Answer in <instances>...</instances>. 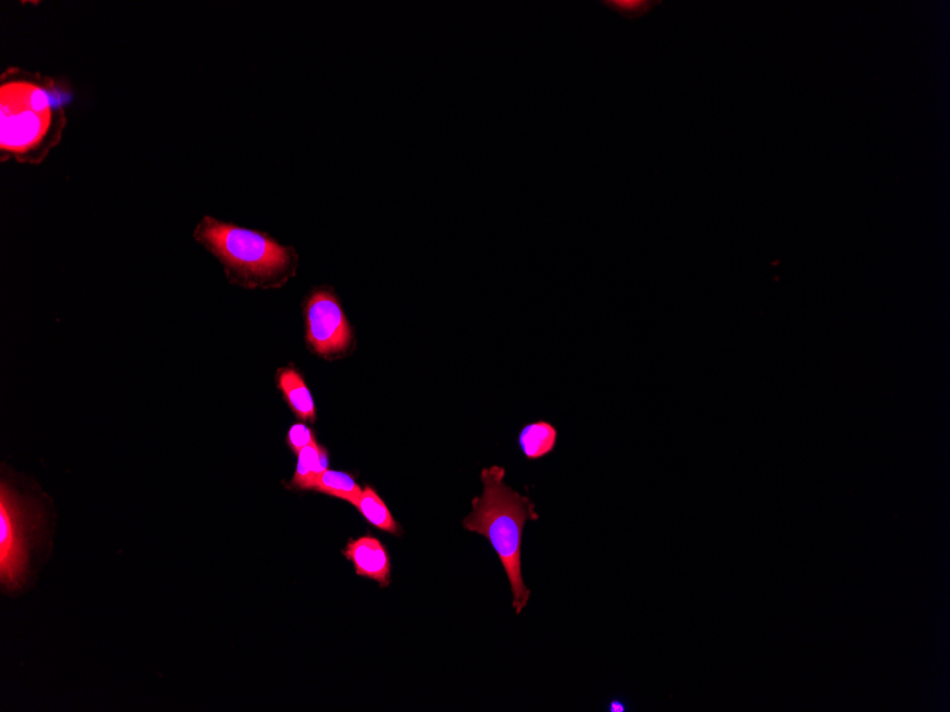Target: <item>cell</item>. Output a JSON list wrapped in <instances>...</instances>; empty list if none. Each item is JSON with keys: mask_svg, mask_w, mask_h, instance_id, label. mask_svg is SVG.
<instances>
[{"mask_svg": "<svg viewBox=\"0 0 950 712\" xmlns=\"http://www.w3.org/2000/svg\"><path fill=\"white\" fill-rule=\"evenodd\" d=\"M326 469H329L328 450L318 442L308 445L298 454V465L291 481L292 487L308 491L309 485Z\"/></svg>", "mask_w": 950, "mask_h": 712, "instance_id": "cell-9", "label": "cell"}, {"mask_svg": "<svg viewBox=\"0 0 950 712\" xmlns=\"http://www.w3.org/2000/svg\"><path fill=\"white\" fill-rule=\"evenodd\" d=\"M29 515L18 495L6 484L0 489V583L19 589L29 565Z\"/></svg>", "mask_w": 950, "mask_h": 712, "instance_id": "cell-4", "label": "cell"}, {"mask_svg": "<svg viewBox=\"0 0 950 712\" xmlns=\"http://www.w3.org/2000/svg\"><path fill=\"white\" fill-rule=\"evenodd\" d=\"M52 123L49 94L37 84L5 83L0 89V147L26 153L40 144Z\"/></svg>", "mask_w": 950, "mask_h": 712, "instance_id": "cell-3", "label": "cell"}, {"mask_svg": "<svg viewBox=\"0 0 950 712\" xmlns=\"http://www.w3.org/2000/svg\"><path fill=\"white\" fill-rule=\"evenodd\" d=\"M278 387L285 396L286 403L289 404L296 417L303 421H316L315 401L306 386L305 380L295 369H284L278 374Z\"/></svg>", "mask_w": 950, "mask_h": 712, "instance_id": "cell-7", "label": "cell"}, {"mask_svg": "<svg viewBox=\"0 0 950 712\" xmlns=\"http://www.w3.org/2000/svg\"><path fill=\"white\" fill-rule=\"evenodd\" d=\"M483 495L471 501L473 512L463 521L464 529L487 538L510 580L512 606L521 614L527 607L531 590L522 579V533L525 523L538 521L534 502L505 484L503 467L484 468L481 472Z\"/></svg>", "mask_w": 950, "mask_h": 712, "instance_id": "cell-1", "label": "cell"}, {"mask_svg": "<svg viewBox=\"0 0 950 712\" xmlns=\"http://www.w3.org/2000/svg\"><path fill=\"white\" fill-rule=\"evenodd\" d=\"M599 5L618 13L623 19L635 20L649 15L653 9L662 5V2H656V0H602Z\"/></svg>", "mask_w": 950, "mask_h": 712, "instance_id": "cell-12", "label": "cell"}, {"mask_svg": "<svg viewBox=\"0 0 950 712\" xmlns=\"http://www.w3.org/2000/svg\"><path fill=\"white\" fill-rule=\"evenodd\" d=\"M608 711L625 712L626 705L625 703H623L622 700H619V698H613V700H611V703L608 704Z\"/></svg>", "mask_w": 950, "mask_h": 712, "instance_id": "cell-14", "label": "cell"}, {"mask_svg": "<svg viewBox=\"0 0 950 712\" xmlns=\"http://www.w3.org/2000/svg\"><path fill=\"white\" fill-rule=\"evenodd\" d=\"M306 339L322 356L343 352L352 332L339 300L328 290L313 293L306 303Z\"/></svg>", "mask_w": 950, "mask_h": 712, "instance_id": "cell-5", "label": "cell"}, {"mask_svg": "<svg viewBox=\"0 0 950 712\" xmlns=\"http://www.w3.org/2000/svg\"><path fill=\"white\" fill-rule=\"evenodd\" d=\"M198 238L231 268L248 278H269L289 261L288 251L268 236L205 218Z\"/></svg>", "mask_w": 950, "mask_h": 712, "instance_id": "cell-2", "label": "cell"}, {"mask_svg": "<svg viewBox=\"0 0 950 712\" xmlns=\"http://www.w3.org/2000/svg\"><path fill=\"white\" fill-rule=\"evenodd\" d=\"M558 442V430L548 421L525 425L518 435L522 454L530 461H538L554 452Z\"/></svg>", "mask_w": 950, "mask_h": 712, "instance_id": "cell-8", "label": "cell"}, {"mask_svg": "<svg viewBox=\"0 0 950 712\" xmlns=\"http://www.w3.org/2000/svg\"><path fill=\"white\" fill-rule=\"evenodd\" d=\"M308 491H316L319 492V494L335 496V498L343 499V501H348L350 504L356 506L357 501H359L360 496H362L363 489L357 485L353 475L346 474V472L342 471L326 469L323 474H320L319 477L309 485Z\"/></svg>", "mask_w": 950, "mask_h": 712, "instance_id": "cell-10", "label": "cell"}, {"mask_svg": "<svg viewBox=\"0 0 950 712\" xmlns=\"http://www.w3.org/2000/svg\"><path fill=\"white\" fill-rule=\"evenodd\" d=\"M342 553L355 566L357 576L375 580L380 587H387L392 582V559L389 550L375 536L350 539Z\"/></svg>", "mask_w": 950, "mask_h": 712, "instance_id": "cell-6", "label": "cell"}, {"mask_svg": "<svg viewBox=\"0 0 950 712\" xmlns=\"http://www.w3.org/2000/svg\"><path fill=\"white\" fill-rule=\"evenodd\" d=\"M356 508L370 525L380 529V531L392 533V535L402 536L403 529L399 522L393 518L392 512L375 489L366 487L363 489L362 496L357 501Z\"/></svg>", "mask_w": 950, "mask_h": 712, "instance_id": "cell-11", "label": "cell"}, {"mask_svg": "<svg viewBox=\"0 0 950 712\" xmlns=\"http://www.w3.org/2000/svg\"><path fill=\"white\" fill-rule=\"evenodd\" d=\"M286 442H288V447L291 448L293 454L298 455L303 448L315 444V433H313L312 428L306 424H293L291 430H289Z\"/></svg>", "mask_w": 950, "mask_h": 712, "instance_id": "cell-13", "label": "cell"}]
</instances>
